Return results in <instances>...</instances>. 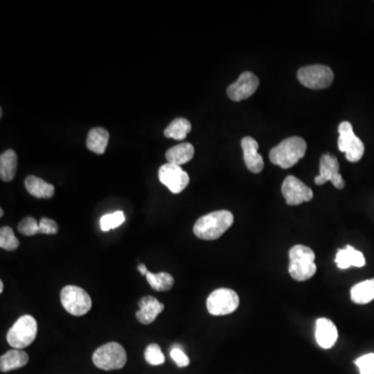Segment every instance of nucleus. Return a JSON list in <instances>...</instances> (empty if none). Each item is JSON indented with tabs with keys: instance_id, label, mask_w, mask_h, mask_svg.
Masks as SVG:
<instances>
[{
	"instance_id": "f257e3e1",
	"label": "nucleus",
	"mask_w": 374,
	"mask_h": 374,
	"mask_svg": "<svg viewBox=\"0 0 374 374\" xmlns=\"http://www.w3.org/2000/svg\"><path fill=\"white\" fill-rule=\"evenodd\" d=\"M234 216L228 210H218L202 216L193 226V233L202 240H216L231 228Z\"/></svg>"
},
{
	"instance_id": "f03ea898",
	"label": "nucleus",
	"mask_w": 374,
	"mask_h": 374,
	"mask_svg": "<svg viewBox=\"0 0 374 374\" xmlns=\"http://www.w3.org/2000/svg\"><path fill=\"white\" fill-rule=\"evenodd\" d=\"M317 271L315 254L313 250L297 244L289 250V274L291 278L299 282L311 279Z\"/></svg>"
},
{
	"instance_id": "7ed1b4c3",
	"label": "nucleus",
	"mask_w": 374,
	"mask_h": 374,
	"mask_svg": "<svg viewBox=\"0 0 374 374\" xmlns=\"http://www.w3.org/2000/svg\"><path fill=\"white\" fill-rule=\"evenodd\" d=\"M307 151V142L299 137H288L283 140L269 153V159L274 165L282 169H290L297 165Z\"/></svg>"
},
{
	"instance_id": "20e7f679",
	"label": "nucleus",
	"mask_w": 374,
	"mask_h": 374,
	"mask_svg": "<svg viewBox=\"0 0 374 374\" xmlns=\"http://www.w3.org/2000/svg\"><path fill=\"white\" fill-rule=\"evenodd\" d=\"M127 362L126 350L117 342H110L100 346L93 354V363L102 371L122 369Z\"/></svg>"
},
{
	"instance_id": "39448f33",
	"label": "nucleus",
	"mask_w": 374,
	"mask_h": 374,
	"mask_svg": "<svg viewBox=\"0 0 374 374\" xmlns=\"http://www.w3.org/2000/svg\"><path fill=\"white\" fill-rule=\"evenodd\" d=\"M37 334V320L31 315H23L6 334V341L15 350H23L35 341Z\"/></svg>"
},
{
	"instance_id": "423d86ee",
	"label": "nucleus",
	"mask_w": 374,
	"mask_h": 374,
	"mask_svg": "<svg viewBox=\"0 0 374 374\" xmlns=\"http://www.w3.org/2000/svg\"><path fill=\"white\" fill-rule=\"evenodd\" d=\"M61 303L66 311L74 316L86 315L92 308V299L88 292L73 285L61 289Z\"/></svg>"
},
{
	"instance_id": "0eeeda50",
	"label": "nucleus",
	"mask_w": 374,
	"mask_h": 374,
	"mask_svg": "<svg viewBox=\"0 0 374 374\" xmlns=\"http://www.w3.org/2000/svg\"><path fill=\"white\" fill-rule=\"evenodd\" d=\"M299 82L312 90L329 88L334 82V73L331 68L324 65L308 66L297 72Z\"/></svg>"
},
{
	"instance_id": "6e6552de",
	"label": "nucleus",
	"mask_w": 374,
	"mask_h": 374,
	"mask_svg": "<svg viewBox=\"0 0 374 374\" xmlns=\"http://www.w3.org/2000/svg\"><path fill=\"white\" fill-rule=\"evenodd\" d=\"M206 304L208 312L211 315H229L239 306V297L232 289H216L208 297Z\"/></svg>"
},
{
	"instance_id": "1a4fd4ad",
	"label": "nucleus",
	"mask_w": 374,
	"mask_h": 374,
	"mask_svg": "<svg viewBox=\"0 0 374 374\" xmlns=\"http://www.w3.org/2000/svg\"><path fill=\"white\" fill-rule=\"evenodd\" d=\"M159 180L173 193H180L189 184V176L184 171L181 165L167 163L160 167L158 172Z\"/></svg>"
},
{
	"instance_id": "9d476101",
	"label": "nucleus",
	"mask_w": 374,
	"mask_h": 374,
	"mask_svg": "<svg viewBox=\"0 0 374 374\" xmlns=\"http://www.w3.org/2000/svg\"><path fill=\"white\" fill-rule=\"evenodd\" d=\"M282 193L285 201L290 206L301 205L304 202H310L313 199L312 189L294 176L285 178Z\"/></svg>"
},
{
	"instance_id": "9b49d317",
	"label": "nucleus",
	"mask_w": 374,
	"mask_h": 374,
	"mask_svg": "<svg viewBox=\"0 0 374 374\" xmlns=\"http://www.w3.org/2000/svg\"><path fill=\"white\" fill-rule=\"evenodd\" d=\"M329 181L338 189H342L345 186V182L339 173L338 159L333 155L324 154L320 158V175L316 176L315 184L317 186H324Z\"/></svg>"
},
{
	"instance_id": "f8f14e48",
	"label": "nucleus",
	"mask_w": 374,
	"mask_h": 374,
	"mask_svg": "<svg viewBox=\"0 0 374 374\" xmlns=\"http://www.w3.org/2000/svg\"><path fill=\"white\" fill-rule=\"evenodd\" d=\"M259 80L252 72H244L234 84L229 86L227 94L232 101L239 102L248 99L256 92Z\"/></svg>"
},
{
	"instance_id": "ddd939ff",
	"label": "nucleus",
	"mask_w": 374,
	"mask_h": 374,
	"mask_svg": "<svg viewBox=\"0 0 374 374\" xmlns=\"http://www.w3.org/2000/svg\"><path fill=\"white\" fill-rule=\"evenodd\" d=\"M241 148L244 150V163L248 171L254 174L260 173L264 167V161L258 152V142L250 137H244L241 140Z\"/></svg>"
},
{
	"instance_id": "4468645a",
	"label": "nucleus",
	"mask_w": 374,
	"mask_h": 374,
	"mask_svg": "<svg viewBox=\"0 0 374 374\" xmlns=\"http://www.w3.org/2000/svg\"><path fill=\"white\" fill-rule=\"evenodd\" d=\"M139 307L140 310L135 316L142 324H152L156 320L157 316L165 310V305L151 295L140 299Z\"/></svg>"
},
{
	"instance_id": "2eb2a0df",
	"label": "nucleus",
	"mask_w": 374,
	"mask_h": 374,
	"mask_svg": "<svg viewBox=\"0 0 374 374\" xmlns=\"http://www.w3.org/2000/svg\"><path fill=\"white\" fill-rule=\"evenodd\" d=\"M316 341L324 350L333 347L338 339V329L331 320L320 318L316 322Z\"/></svg>"
},
{
	"instance_id": "dca6fc26",
	"label": "nucleus",
	"mask_w": 374,
	"mask_h": 374,
	"mask_svg": "<svg viewBox=\"0 0 374 374\" xmlns=\"http://www.w3.org/2000/svg\"><path fill=\"white\" fill-rule=\"evenodd\" d=\"M335 261L337 267L341 269H347L350 267H363L366 263L364 255L350 246L338 250Z\"/></svg>"
},
{
	"instance_id": "f3484780",
	"label": "nucleus",
	"mask_w": 374,
	"mask_h": 374,
	"mask_svg": "<svg viewBox=\"0 0 374 374\" xmlns=\"http://www.w3.org/2000/svg\"><path fill=\"white\" fill-rule=\"evenodd\" d=\"M29 357L22 350H10L0 358V371L1 373L16 371L22 368L29 363Z\"/></svg>"
},
{
	"instance_id": "a211bd4d",
	"label": "nucleus",
	"mask_w": 374,
	"mask_h": 374,
	"mask_svg": "<svg viewBox=\"0 0 374 374\" xmlns=\"http://www.w3.org/2000/svg\"><path fill=\"white\" fill-rule=\"evenodd\" d=\"M24 186L27 193L38 199H50L54 195V186L36 176L27 177Z\"/></svg>"
},
{
	"instance_id": "6ab92c4d",
	"label": "nucleus",
	"mask_w": 374,
	"mask_h": 374,
	"mask_svg": "<svg viewBox=\"0 0 374 374\" xmlns=\"http://www.w3.org/2000/svg\"><path fill=\"white\" fill-rule=\"evenodd\" d=\"M18 157L14 150H6L0 155V178L2 181L10 182L16 176Z\"/></svg>"
},
{
	"instance_id": "aec40b11",
	"label": "nucleus",
	"mask_w": 374,
	"mask_h": 374,
	"mask_svg": "<svg viewBox=\"0 0 374 374\" xmlns=\"http://www.w3.org/2000/svg\"><path fill=\"white\" fill-rule=\"evenodd\" d=\"M193 155H195V148L189 142H184V144L172 147L165 153L167 161L177 165L188 163L193 158Z\"/></svg>"
},
{
	"instance_id": "412c9836",
	"label": "nucleus",
	"mask_w": 374,
	"mask_h": 374,
	"mask_svg": "<svg viewBox=\"0 0 374 374\" xmlns=\"http://www.w3.org/2000/svg\"><path fill=\"white\" fill-rule=\"evenodd\" d=\"M110 140V133L106 129L96 127L91 129L87 139V147L96 154H104Z\"/></svg>"
},
{
	"instance_id": "4be33fe9",
	"label": "nucleus",
	"mask_w": 374,
	"mask_h": 374,
	"mask_svg": "<svg viewBox=\"0 0 374 374\" xmlns=\"http://www.w3.org/2000/svg\"><path fill=\"white\" fill-rule=\"evenodd\" d=\"M350 299L354 304L365 305L374 299V279L363 280L352 287Z\"/></svg>"
},
{
	"instance_id": "5701e85b",
	"label": "nucleus",
	"mask_w": 374,
	"mask_h": 374,
	"mask_svg": "<svg viewBox=\"0 0 374 374\" xmlns=\"http://www.w3.org/2000/svg\"><path fill=\"white\" fill-rule=\"evenodd\" d=\"M190 131V122L184 118H177L172 121L171 124L163 131V135L167 139L182 140L186 139Z\"/></svg>"
},
{
	"instance_id": "b1692460",
	"label": "nucleus",
	"mask_w": 374,
	"mask_h": 374,
	"mask_svg": "<svg viewBox=\"0 0 374 374\" xmlns=\"http://www.w3.org/2000/svg\"><path fill=\"white\" fill-rule=\"evenodd\" d=\"M146 278L152 289L158 292L171 290L175 284L173 276L167 273L153 274L149 271Z\"/></svg>"
},
{
	"instance_id": "393cba45",
	"label": "nucleus",
	"mask_w": 374,
	"mask_h": 374,
	"mask_svg": "<svg viewBox=\"0 0 374 374\" xmlns=\"http://www.w3.org/2000/svg\"><path fill=\"white\" fill-rule=\"evenodd\" d=\"M339 140H338V148L341 152L345 153L352 144L358 139L354 135L352 125L350 122H342L339 125Z\"/></svg>"
},
{
	"instance_id": "a878e982",
	"label": "nucleus",
	"mask_w": 374,
	"mask_h": 374,
	"mask_svg": "<svg viewBox=\"0 0 374 374\" xmlns=\"http://www.w3.org/2000/svg\"><path fill=\"white\" fill-rule=\"evenodd\" d=\"M19 246L18 238L15 236L14 231L10 227H2L0 230V248L2 250H17Z\"/></svg>"
},
{
	"instance_id": "bb28decb",
	"label": "nucleus",
	"mask_w": 374,
	"mask_h": 374,
	"mask_svg": "<svg viewBox=\"0 0 374 374\" xmlns=\"http://www.w3.org/2000/svg\"><path fill=\"white\" fill-rule=\"evenodd\" d=\"M125 222L124 212L116 211L114 214H105L100 220L102 231H110L118 228Z\"/></svg>"
},
{
	"instance_id": "cd10ccee",
	"label": "nucleus",
	"mask_w": 374,
	"mask_h": 374,
	"mask_svg": "<svg viewBox=\"0 0 374 374\" xmlns=\"http://www.w3.org/2000/svg\"><path fill=\"white\" fill-rule=\"evenodd\" d=\"M144 360L153 366L163 365L165 358V354L161 352L160 346L155 343L147 346L146 350H144Z\"/></svg>"
},
{
	"instance_id": "c85d7f7f",
	"label": "nucleus",
	"mask_w": 374,
	"mask_h": 374,
	"mask_svg": "<svg viewBox=\"0 0 374 374\" xmlns=\"http://www.w3.org/2000/svg\"><path fill=\"white\" fill-rule=\"evenodd\" d=\"M18 231L24 236L37 235L39 234L40 226L36 218L27 216L19 223Z\"/></svg>"
},
{
	"instance_id": "c756f323",
	"label": "nucleus",
	"mask_w": 374,
	"mask_h": 374,
	"mask_svg": "<svg viewBox=\"0 0 374 374\" xmlns=\"http://www.w3.org/2000/svg\"><path fill=\"white\" fill-rule=\"evenodd\" d=\"M365 152V146L362 140L357 139L356 142L352 144L350 149L345 152V157L350 163H358Z\"/></svg>"
},
{
	"instance_id": "7c9ffc66",
	"label": "nucleus",
	"mask_w": 374,
	"mask_h": 374,
	"mask_svg": "<svg viewBox=\"0 0 374 374\" xmlns=\"http://www.w3.org/2000/svg\"><path fill=\"white\" fill-rule=\"evenodd\" d=\"M360 374H374V354H365L356 361Z\"/></svg>"
},
{
	"instance_id": "2f4dec72",
	"label": "nucleus",
	"mask_w": 374,
	"mask_h": 374,
	"mask_svg": "<svg viewBox=\"0 0 374 374\" xmlns=\"http://www.w3.org/2000/svg\"><path fill=\"white\" fill-rule=\"evenodd\" d=\"M39 234H47V235H55L59 232V226L57 223L50 218H43L39 223Z\"/></svg>"
},
{
	"instance_id": "473e14b6",
	"label": "nucleus",
	"mask_w": 374,
	"mask_h": 374,
	"mask_svg": "<svg viewBox=\"0 0 374 374\" xmlns=\"http://www.w3.org/2000/svg\"><path fill=\"white\" fill-rule=\"evenodd\" d=\"M171 358L173 359L174 362L180 368H184V367L188 366L189 365L188 357L180 348L175 347L171 350Z\"/></svg>"
},
{
	"instance_id": "72a5a7b5",
	"label": "nucleus",
	"mask_w": 374,
	"mask_h": 374,
	"mask_svg": "<svg viewBox=\"0 0 374 374\" xmlns=\"http://www.w3.org/2000/svg\"><path fill=\"white\" fill-rule=\"evenodd\" d=\"M139 271H140V274H142V276L148 275L149 271H148V269H147L146 265L144 264L139 265Z\"/></svg>"
},
{
	"instance_id": "f704fd0d",
	"label": "nucleus",
	"mask_w": 374,
	"mask_h": 374,
	"mask_svg": "<svg viewBox=\"0 0 374 374\" xmlns=\"http://www.w3.org/2000/svg\"><path fill=\"white\" fill-rule=\"evenodd\" d=\"M3 292V282H0V293Z\"/></svg>"
},
{
	"instance_id": "c9c22d12",
	"label": "nucleus",
	"mask_w": 374,
	"mask_h": 374,
	"mask_svg": "<svg viewBox=\"0 0 374 374\" xmlns=\"http://www.w3.org/2000/svg\"><path fill=\"white\" fill-rule=\"evenodd\" d=\"M0 216H1V218L3 216V210L2 209H0Z\"/></svg>"
}]
</instances>
